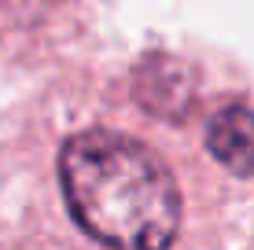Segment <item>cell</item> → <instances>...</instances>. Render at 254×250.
<instances>
[{"label": "cell", "instance_id": "cell-1", "mask_svg": "<svg viewBox=\"0 0 254 250\" xmlns=\"http://www.w3.org/2000/svg\"><path fill=\"white\" fill-rule=\"evenodd\" d=\"M63 199L107 250H170L181 232V188L147 144L115 129L74 133L59 151Z\"/></svg>", "mask_w": 254, "mask_h": 250}, {"label": "cell", "instance_id": "cell-2", "mask_svg": "<svg viewBox=\"0 0 254 250\" xmlns=\"http://www.w3.org/2000/svg\"><path fill=\"white\" fill-rule=\"evenodd\" d=\"M206 148L236 177H254V110L243 103L221 107L206 125Z\"/></svg>", "mask_w": 254, "mask_h": 250}]
</instances>
